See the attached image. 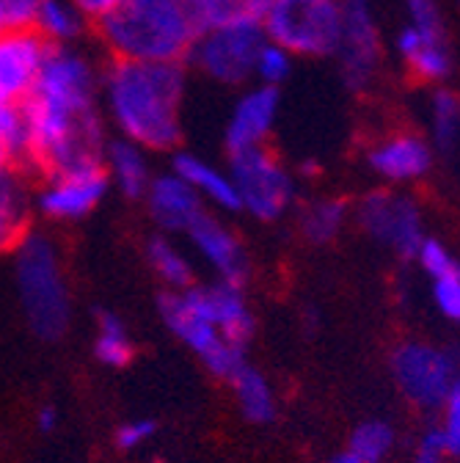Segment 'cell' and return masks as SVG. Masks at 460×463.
Wrapping results in <instances>:
<instances>
[{
  "mask_svg": "<svg viewBox=\"0 0 460 463\" xmlns=\"http://www.w3.org/2000/svg\"><path fill=\"white\" fill-rule=\"evenodd\" d=\"M427 138L436 152H449L460 141V97L449 86H436L425 102Z\"/></svg>",
  "mask_w": 460,
  "mask_h": 463,
  "instance_id": "27",
  "label": "cell"
},
{
  "mask_svg": "<svg viewBox=\"0 0 460 463\" xmlns=\"http://www.w3.org/2000/svg\"><path fill=\"white\" fill-rule=\"evenodd\" d=\"M430 298L444 320L460 326V260L430 276Z\"/></svg>",
  "mask_w": 460,
  "mask_h": 463,
  "instance_id": "31",
  "label": "cell"
},
{
  "mask_svg": "<svg viewBox=\"0 0 460 463\" xmlns=\"http://www.w3.org/2000/svg\"><path fill=\"white\" fill-rule=\"evenodd\" d=\"M171 171L204 202V207L212 213H240L238 191L232 183V174L226 165H218L196 152L177 149L171 152Z\"/></svg>",
  "mask_w": 460,
  "mask_h": 463,
  "instance_id": "19",
  "label": "cell"
},
{
  "mask_svg": "<svg viewBox=\"0 0 460 463\" xmlns=\"http://www.w3.org/2000/svg\"><path fill=\"white\" fill-rule=\"evenodd\" d=\"M320 174V165L314 163V160H306V163H301V168L296 171V177L298 180H314Z\"/></svg>",
  "mask_w": 460,
  "mask_h": 463,
  "instance_id": "40",
  "label": "cell"
},
{
  "mask_svg": "<svg viewBox=\"0 0 460 463\" xmlns=\"http://www.w3.org/2000/svg\"><path fill=\"white\" fill-rule=\"evenodd\" d=\"M146 204L149 218L163 235H188V229L210 213L204 202L177 177L174 171H155V177L141 199Z\"/></svg>",
  "mask_w": 460,
  "mask_h": 463,
  "instance_id": "18",
  "label": "cell"
},
{
  "mask_svg": "<svg viewBox=\"0 0 460 463\" xmlns=\"http://www.w3.org/2000/svg\"><path fill=\"white\" fill-rule=\"evenodd\" d=\"M91 17L75 0H39L31 31L47 47H78L91 33Z\"/></svg>",
  "mask_w": 460,
  "mask_h": 463,
  "instance_id": "22",
  "label": "cell"
},
{
  "mask_svg": "<svg viewBox=\"0 0 460 463\" xmlns=\"http://www.w3.org/2000/svg\"><path fill=\"white\" fill-rule=\"evenodd\" d=\"M75 4L91 17V23H97L99 17H105L110 9H117L122 0H75Z\"/></svg>",
  "mask_w": 460,
  "mask_h": 463,
  "instance_id": "38",
  "label": "cell"
},
{
  "mask_svg": "<svg viewBox=\"0 0 460 463\" xmlns=\"http://www.w3.org/2000/svg\"><path fill=\"white\" fill-rule=\"evenodd\" d=\"M193 296L204 309V315L210 317V323L223 334V339L243 347L249 345V339L254 336V315L246 301L243 284L215 279L212 284L204 287L193 284Z\"/></svg>",
  "mask_w": 460,
  "mask_h": 463,
  "instance_id": "20",
  "label": "cell"
},
{
  "mask_svg": "<svg viewBox=\"0 0 460 463\" xmlns=\"http://www.w3.org/2000/svg\"><path fill=\"white\" fill-rule=\"evenodd\" d=\"M199 28H215L235 20H259L243 0H191Z\"/></svg>",
  "mask_w": 460,
  "mask_h": 463,
  "instance_id": "32",
  "label": "cell"
},
{
  "mask_svg": "<svg viewBox=\"0 0 460 463\" xmlns=\"http://www.w3.org/2000/svg\"><path fill=\"white\" fill-rule=\"evenodd\" d=\"M265 31L259 20H235L215 28H204L188 55V67L215 86L246 89L254 83V64Z\"/></svg>",
  "mask_w": 460,
  "mask_h": 463,
  "instance_id": "8",
  "label": "cell"
},
{
  "mask_svg": "<svg viewBox=\"0 0 460 463\" xmlns=\"http://www.w3.org/2000/svg\"><path fill=\"white\" fill-rule=\"evenodd\" d=\"M406 23L391 39L397 61L419 86H446L455 72V52L444 0H402Z\"/></svg>",
  "mask_w": 460,
  "mask_h": 463,
  "instance_id": "5",
  "label": "cell"
},
{
  "mask_svg": "<svg viewBox=\"0 0 460 463\" xmlns=\"http://www.w3.org/2000/svg\"><path fill=\"white\" fill-rule=\"evenodd\" d=\"M102 168L113 191H119L125 199H144L155 171H152V152L144 146L125 141L119 136L108 138L102 152Z\"/></svg>",
  "mask_w": 460,
  "mask_h": 463,
  "instance_id": "21",
  "label": "cell"
},
{
  "mask_svg": "<svg viewBox=\"0 0 460 463\" xmlns=\"http://www.w3.org/2000/svg\"><path fill=\"white\" fill-rule=\"evenodd\" d=\"M397 447V430L386 420H364L353 428L348 449L364 463H386Z\"/></svg>",
  "mask_w": 460,
  "mask_h": 463,
  "instance_id": "29",
  "label": "cell"
},
{
  "mask_svg": "<svg viewBox=\"0 0 460 463\" xmlns=\"http://www.w3.org/2000/svg\"><path fill=\"white\" fill-rule=\"evenodd\" d=\"M386 42L372 0H342V31L336 44V64L342 83L353 94L370 91L383 72Z\"/></svg>",
  "mask_w": 460,
  "mask_h": 463,
  "instance_id": "12",
  "label": "cell"
},
{
  "mask_svg": "<svg viewBox=\"0 0 460 463\" xmlns=\"http://www.w3.org/2000/svg\"><path fill=\"white\" fill-rule=\"evenodd\" d=\"M39 0H0V31H25L33 23Z\"/></svg>",
  "mask_w": 460,
  "mask_h": 463,
  "instance_id": "36",
  "label": "cell"
},
{
  "mask_svg": "<svg viewBox=\"0 0 460 463\" xmlns=\"http://www.w3.org/2000/svg\"><path fill=\"white\" fill-rule=\"evenodd\" d=\"M328 463H364V460H361V458H356V455H353L351 449H344V452L333 455V458H331Z\"/></svg>",
  "mask_w": 460,
  "mask_h": 463,
  "instance_id": "42",
  "label": "cell"
},
{
  "mask_svg": "<svg viewBox=\"0 0 460 463\" xmlns=\"http://www.w3.org/2000/svg\"><path fill=\"white\" fill-rule=\"evenodd\" d=\"M28 218H31V196L14 165L0 174V251L17 249V243L31 232Z\"/></svg>",
  "mask_w": 460,
  "mask_h": 463,
  "instance_id": "24",
  "label": "cell"
},
{
  "mask_svg": "<svg viewBox=\"0 0 460 463\" xmlns=\"http://www.w3.org/2000/svg\"><path fill=\"white\" fill-rule=\"evenodd\" d=\"M39 430L42 433H55V428H59V409L55 405H44V409H39Z\"/></svg>",
  "mask_w": 460,
  "mask_h": 463,
  "instance_id": "39",
  "label": "cell"
},
{
  "mask_svg": "<svg viewBox=\"0 0 460 463\" xmlns=\"http://www.w3.org/2000/svg\"><path fill=\"white\" fill-rule=\"evenodd\" d=\"M278 110H281V91L259 83H249L246 89H240L223 125V149L229 155H238V152L270 146Z\"/></svg>",
  "mask_w": 460,
  "mask_h": 463,
  "instance_id": "15",
  "label": "cell"
},
{
  "mask_svg": "<svg viewBox=\"0 0 460 463\" xmlns=\"http://www.w3.org/2000/svg\"><path fill=\"white\" fill-rule=\"evenodd\" d=\"M296 61L298 58L293 52H286L284 47L265 39V44L259 47V55H257V64H254V83L281 91V86L293 78Z\"/></svg>",
  "mask_w": 460,
  "mask_h": 463,
  "instance_id": "30",
  "label": "cell"
},
{
  "mask_svg": "<svg viewBox=\"0 0 460 463\" xmlns=\"http://www.w3.org/2000/svg\"><path fill=\"white\" fill-rule=\"evenodd\" d=\"M157 433V422L149 417L141 420H127L125 425L117 428V447L125 452H133L138 447H144L146 441H152V436Z\"/></svg>",
  "mask_w": 460,
  "mask_h": 463,
  "instance_id": "37",
  "label": "cell"
},
{
  "mask_svg": "<svg viewBox=\"0 0 460 463\" xmlns=\"http://www.w3.org/2000/svg\"><path fill=\"white\" fill-rule=\"evenodd\" d=\"M188 97L185 64L105 61L99 105L105 125L152 155L177 152Z\"/></svg>",
  "mask_w": 460,
  "mask_h": 463,
  "instance_id": "2",
  "label": "cell"
},
{
  "mask_svg": "<svg viewBox=\"0 0 460 463\" xmlns=\"http://www.w3.org/2000/svg\"><path fill=\"white\" fill-rule=\"evenodd\" d=\"M265 39L296 58H328L342 31V0H270L262 17Z\"/></svg>",
  "mask_w": 460,
  "mask_h": 463,
  "instance_id": "6",
  "label": "cell"
},
{
  "mask_svg": "<svg viewBox=\"0 0 460 463\" xmlns=\"http://www.w3.org/2000/svg\"><path fill=\"white\" fill-rule=\"evenodd\" d=\"M0 141L9 149L14 165H23L25 160V119L20 108H4L0 110Z\"/></svg>",
  "mask_w": 460,
  "mask_h": 463,
  "instance_id": "33",
  "label": "cell"
},
{
  "mask_svg": "<svg viewBox=\"0 0 460 463\" xmlns=\"http://www.w3.org/2000/svg\"><path fill=\"white\" fill-rule=\"evenodd\" d=\"M449 449L444 441V433L438 425H430L422 430L414 452H411V463H449Z\"/></svg>",
  "mask_w": 460,
  "mask_h": 463,
  "instance_id": "35",
  "label": "cell"
},
{
  "mask_svg": "<svg viewBox=\"0 0 460 463\" xmlns=\"http://www.w3.org/2000/svg\"><path fill=\"white\" fill-rule=\"evenodd\" d=\"M108 191L110 183L102 163H83L44 174L33 204L50 221H80L102 204Z\"/></svg>",
  "mask_w": 460,
  "mask_h": 463,
  "instance_id": "14",
  "label": "cell"
},
{
  "mask_svg": "<svg viewBox=\"0 0 460 463\" xmlns=\"http://www.w3.org/2000/svg\"><path fill=\"white\" fill-rule=\"evenodd\" d=\"M9 168H14V160H12L9 149L4 146V141H0V174L9 171Z\"/></svg>",
  "mask_w": 460,
  "mask_h": 463,
  "instance_id": "41",
  "label": "cell"
},
{
  "mask_svg": "<svg viewBox=\"0 0 460 463\" xmlns=\"http://www.w3.org/2000/svg\"><path fill=\"white\" fill-rule=\"evenodd\" d=\"M102 67L83 47H50L39 78L20 105L25 119L23 165L52 171L83 163H102L108 125L99 105Z\"/></svg>",
  "mask_w": 460,
  "mask_h": 463,
  "instance_id": "1",
  "label": "cell"
},
{
  "mask_svg": "<svg viewBox=\"0 0 460 463\" xmlns=\"http://www.w3.org/2000/svg\"><path fill=\"white\" fill-rule=\"evenodd\" d=\"M14 276L25 320L39 339H61L70 328V289L59 251L42 232L28 235L14 249Z\"/></svg>",
  "mask_w": 460,
  "mask_h": 463,
  "instance_id": "4",
  "label": "cell"
},
{
  "mask_svg": "<svg viewBox=\"0 0 460 463\" xmlns=\"http://www.w3.org/2000/svg\"><path fill=\"white\" fill-rule=\"evenodd\" d=\"M238 191L240 213L262 223H276L298 202V177L270 146L229 155L226 163Z\"/></svg>",
  "mask_w": 460,
  "mask_h": 463,
  "instance_id": "7",
  "label": "cell"
},
{
  "mask_svg": "<svg viewBox=\"0 0 460 463\" xmlns=\"http://www.w3.org/2000/svg\"><path fill=\"white\" fill-rule=\"evenodd\" d=\"M353 218V207L339 196H314L298 213V232L312 246L333 243Z\"/></svg>",
  "mask_w": 460,
  "mask_h": 463,
  "instance_id": "23",
  "label": "cell"
},
{
  "mask_svg": "<svg viewBox=\"0 0 460 463\" xmlns=\"http://www.w3.org/2000/svg\"><path fill=\"white\" fill-rule=\"evenodd\" d=\"M353 221L372 243L402 260H417L422 243L427 241L422 204L402 188L380 185L367 191L353 204Z\"/></svg>",
  "mask_w": 460,
  "mask_h": 463,
  "instance_id": "10",
  "label": "cell"
},
{
  "mask_svg": "<svg viewBox=\"0 0 460 463\" xmlns=\"http://www.w3.org/2000/svg\"><path fill=\"white\" fill-rule=\"evenodd\" d=\"M160 317L165 328L174 334L191 354L202 359L210 375L221 381H232L249 362H246V347L223 339V334L210 323L204 309L199 307L193 287L188 289H168L160 296Z\"/></svg>",
  "mask_w": 460,
  "mask_h": 463,
  "instance_id": "9",
  "label": "cell"
},
{
  "mask_svg": "<svg viewBox=\"0 0 460 463\" xmlns=\"http://www.w3.org/2000/svg\"><path fill=\"white\" fill-rule=\"evenodd\" d=\"M436 146L430 138L411 128H394L372 138L364 149V165L386 188H402L422 183L433 171Z\"/></svg>",
  "mask_w": 460,
  "mask_h": 463,
  "instance_id": "13",
  "label": "cell"
},
{
  "mask_svg": "<svg viewBox=\"0 0 460 463\" xmlns=\"http://www.w3.org/2000/svg\"><path fill=\"white\" fill-rule=\"evenodd\" d=\"M146 262H149L155 276L168 289H177V293H180V289L193 287V279H196L193 262L185 254V249L177 246L171 235H163V232H157V235L149 238V243H146Z\"/></svg>",
  "mask_w": 460,
  "mask_h": 463,
  "instance_id": "26",
  "label": "cell"
},
{
  "mask_svg": "<svg viewBox=\"0 0 460 463\" xmlns=\"http://www.w3.org/2000/svg\"><path fill=\"white\" fill-rule=\"evenodd\" d=\"M47 44L31 31H0V110L20 108L44 64Z\"/></svg>",
  "mask_w": 460,
  "mask_h": 463,
  "instance_id": "16",
  "label": "cell"
},
{
  "mask_svg": "<svg viewBox=\"0 0 460 463\" xmlns=\"http://www.w3.org/2000/svg\"><path fill=\"white\" fill-rule=\"evenodd\" d=\"M133 339L113 312H99L97 317V336H94V356L99 364L110 370H122L133 362Z\"/></svg>",
  "mask_w": 460,
  "mask_h": 463,
  "instance_id": "28",
  "label": "cell"
},
{
  "mask_svg": "<svg viewBox=\"0 0 460 463\" xmlns=\"http://www.w3.org/2000/svg\"><path fill=\"white\" fill-rule=\"evenodd\" d=\"M243 4H246L257 17H262V12H265V6L270 4V0H243Z\"/></svg>",
  "mask_w": 460,
  "mask_h": 463,
  "instance_id": "43",
  "label": "cell"
},
{
  "mask_svg": "<svg viewBox=\"0 0 460 463\" xmlns=\"http://www.w3.org/2000/svg\"><path fill=\"white\" fill-rule=\"evenodd\" d=\"M199 33L191 0H122L91 28L108 61L185 67Z\"/></svg>",
  "mask_w": 460,
  "mask_h": 463,
  "instance_id": "3",
  "label": "cell"
},
{
  "mask_svg": "<svg viewBox=\"0 0 460 463\" xmlns=\"http://www.w3.org/2000/svg\"><path fill=\"white\" fill-rule=\"evenodd\" d=\"M457 6H460V0H457Z\"/></svg>",
  "mask_w": 460,
  "mask_h": 463,
  "instance_id": "44",
  "label": "cell"
},
{
  "mask_svg": "<svg viewBox=\"0 0 460 463\" xmlns=\"http://www.w3.org/2000/svg\"><path fill=\"white\" fill-rule=\"evenodd\" d=\"M232 394H235V402H238V411L246 422L251 425H270L276 420V411H278V400H276V392L270 386V381L251 364H246L232 381Z\"/></svg>",
  "mask_w": 460,
  "mask_h": 463,
  "instance_id": "25",
  "label": "cell"
},
{
  "mask_svg": "<svg viewBox=\"0 0 460 463\" xmlns=\"http://www.w3.org/2000/svg\"><path fill=\"white\" fill-rule=\"evenodd\" d=\"M191 246L196 254L207 262V268L215 273L221 281H232V284H246L249 279V251L243 241L238 238V232L221 221L215 213H204L191 229L188 235Z\"/></svg>",
  "mask_w": 460,
  "mask_h": 463,
  "instance_id": "17",
  "label": "cell"
},
{
  "mask_svg": "<svg viewBox=\"0 0 460 463\" xmlns=\"http://www.w3.org/2000/svg\"><path fill=\"white\" fill-rule=\"evenodd\" d=\"M438 414H441V420L436 425L444 433V441H446L449 455H460V378L455 381V386L444 397Z\"/></svg>",
  "mask_w": 460,
  "mask_h": 463,
  "instance_id": "34",
  "label": "cell"
},
{
  "mask_svg": "<svg viewBox=\"0 0 460 463\" xmlns=\"http://www.w3.org/2000/svg\"><path fill=\"white\" fill-rule=\"evenodd\" d=\"M389 367L399 394L422 411H438L460 378V359L446 347L422 339L399 342L391 351Z\"/></svg>",
  "mask_w": 460,
  "mask_h": 463,
  "instance_id": "11",
  "label": "cell"
}]
</instances>
